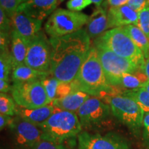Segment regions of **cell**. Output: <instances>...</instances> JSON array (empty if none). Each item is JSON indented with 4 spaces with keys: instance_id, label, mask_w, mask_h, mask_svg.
Instances as JSON below:
<instances>
[{
    "instance_id": "6da1fadb",
    "label": "cell",
    "mask_w": 149,
    "mask_h": 149,
    "mask_svg": "<svg viewBox=\"0 0 149 149\" xmlns=\"http://www.w3.org/2000/svg\"><path fill=\"white\" fill-rule=\"evenodd\" d=\"M52 48L50 73L62 82L71 83L91 48L86 29L60 37L49 38Z\"/></svg>"
},
{
    "instance_id": "7a4b0ae2",
    "label": "cell",
    "mask_w": 149,
    "mask_h": 149,
    "mask_svg": "<svg viewBox=\"0 0 149 149\" xmlns=\"http://www.w3.org/2000/svg\"><path fill=\"white\" fill-rule=\"evenodd\" d=\"M71 85L73 91H82L97 97L105 98L122 94L121 89L107 83L97 51L94 46L91 48Z\"/></svg>"
},
{
    "instance_id": "3957f363",
    "label": "cell",
    "mask_w": 149,
    "mask_h": 149,
    "mask_svg": "<svg viewBox=\"0 0 149 149\" xmlns=\"http://www.w3.org/2000/svg\"><path fill=\"white\" fill-rule=\"evenodd\" d=\"M37 126L43 133V140L61 144L66 139L79 135L82 126L75 113L59 109Z\"/></svg>"
},
{
    "instance_id": "277c9868",
    "label": "cell",
    "mask_w": 149,
    "mask_h": 149,
    "mask_svg": "<svg viewBox=\"0 0 149 149\" xmlns=\"http://www.w3.org/2000/svg\"><path fill=\"white\" fill-rule=\"evenodd\" d=\"M94 44L103 46L120 57L144 64V55L126 33L124 27L111 29L95 40Z\"/></svg>"
},
{
    "instance_id": "5b68a950",
    "label": "cell",
    "mask_w": 149,
    "mask_h": 149,
    "mask_svg": "<svg viewBox=\"0 0 149 149\" xmlns=\"http://www.w3.org/2000/svg\"><path fill=\"white\" fill-rule=\"evenodd\" d=\"M89 16L83 13L59 8L51 15L44 26L50 38L71 34L87 24Z\"/></svg>"
},
{
    "instance_id": "8992f818",
    "label": "cell",
    "mask_w": 149,
    "mask_h": 149,
    "mask_svg": "<svg viewBox=\"0 0 149 149\" xmlns=\"http://www.w3.org/2000/svg\"><path fill=\"white\" fill-rule=\"evenodd\" d=\"M103 68L107 83H111L125 73H134L142 70L144 64L120 57L106 47L94 44Z\"/></svg>"
},
{
    "instance_id": "52a82bcc",
    "label": "cell",
    "mask_w": 149,
    "mask_h": 149,
    "mask_svg": "<svg viewBox=\"0 0 149 149\" xmlns=\"http://www.w3.org/2000/svg\"><path fill=\"white\" fill-rule=\"evenodd\" d=\"M117 120L133 131H138L143 125L144 113L133 99L125 95L104 98Z\"/></svg>"
},
{
    "instance_id": "ba28073f",
    "label": "cell",
    "mask_w": 149,
    "mask_h": 149,
    "mask_svg": "<svg viewBox=\"0 0 149 149\" xmlns=\"http://www.w3.org/2000/svg\"><path fill=\"white\" fill-rule=\"evenodd\" d=\"M11 94L19 107L34 109L50 104V101L42 81L13 84Z\"/></svg>"
},
{
    "instance_id": "9c48e42d",
    "label": "cell",
    "mask_w": 149,
    "mask_h": 149,
    "mask_svg": "<svg viewBox=\"0 0 149 149\" xmlns=\"http://www.w3.org/2000/svg\"><path fill=\"white\" fill-rule=\"evenodd\" d=\"M51 52L50 40L41 31L29 42L25 64L39 71L50 72Z\"/></svg>"
},
{
    "instance_id": "30bf717a",
    "label": "cell",
    "mask_w": 149,
    "mask_h": 149,
    "mask_svg": "<svg viewBox=\"0 0 149 149\" xmlns=\"http://www.w3.org/2000/svg\"><path fill=\"white\" fill-rule=\"evenodd\" d=\"M111 107L97 97H90L79 108L77 115L81 126L91 127L102 124L111 114Z\"/></svg>"
},
{
    "instance_id": "8fae6325",
    "label": "cell",
    "mask_w": 149,
    "mask_h": 149,
    "mask_svg": "<svg viewBox=\"0 0 149 149\" xmlns=\"http://www.w3.org/2000/svg\"><path fill=\"white\" fill-rule=\"evenodd\" d=\"M79 149H130L122 137L115 134L102 135L82 132L78 135Z\"/></svg>"
},
{
    "instance_id": "7c38bea8",
    "label": "cell",
    "mask_w": 149,
    "mask_h": 149,
    "mask_svg": "<svg viewBox=\"0 0 149 149\" xmlns=\"http://www.w3.org/2000/svg\"><path fill=\"white\" fill-rule=\"evenodd\" d=\"M10 127L14 133L17 144L31 148L43 140V133L39 126L17 116L13 118Z\"/></svg>"
},
{
    "instance_id": "4fadbf2b",
    "label": "cell",
    "mask_w": 149,
    "mask_h": 149,
    "mask_svg": "<svg viewBox=\"0 0 149 149\" xmlns=\"http://www.w3.org/2000/svg\"><path fill=\"white\" fill-rule=\"evenodd\" d=\"M57 4V0H27L19 7L17 11L42 22L55 12Z\"/></svg>"
},
{
    "instance_id": "5bb4252c",
    "label": "cell",
    "mask_w": 149,
    "mask_h": 149,
    "mask_svg": "<svg viewBox=\"0 0 149 149\" xmlns=\"http://www.w3.org/2000/svg\"><path fill=\"white\" fill-rule=\"evenodd\" d=\"M10 19L13 29L29 42L41 31L42 21L31 17L20 11H17Z\"/></svg>"
},
{
    "instance_id": "9a60e30c",
    "label": "cell",
    "mask_w": 149,
    "mask_h": 149,
    "mask_svg": "<svg viewBox=\"0 0 149 149\" xmlns=\"http://www.w3.org/2000/svg\"><path fill=\"white\" fill-rule=\"evenodd\" d=\"M109 29L137 25L139 13L126 5L119 7H110L107 13Z\"/></svg>"
},
{
    "instance_id": "2e32d148",
    "label": "cell",
    "mask_w": 149,
    "mask_h": 149,
    "mask_svg": "<svg viewBox=\"0 0 149 149\" xmlns=\"http://www.w3.org/2000/svg\"><path fill=\"white\" fill-rule=\"evenodd\" d=\"M58 110L59 109L51 104L34 109H27L19 107L16 109V115L35 125L40 126Z\"/></svg>"
},
{
    "instance_id": "e0dca14e",
    "label": "cell",
    "mask_w": 149,
    "mask_h": 149,
    "mask_svg": "<svg viewBox=\"0 0 149 149\" xmlns=\"http://www.w3.org/2000/svg\"><path fill=\"white\" fill-rule=\"evenodd\" d=\"M107 10L102 7H97L93 11L86 24V32L91 39H97L109 29Z\"/></svg>"
},
{
    "instance_id": "ac0fdd59",
    "label": "cell",
    "mask_w": 149,
    "mask_h": 149,
    "mask_svg": "<svg viewBox=\"0 0 149 149\" xmlns=\"http://www.w3.org/2000/svg\"><path fill=\"white\" fill-rule=\"evenodd\" d=\"M42 83L51 104L54 100L65 97L73 91L71 83L62 82L51 74L43 79Z\"/></svg>"
},
{
    "instance_id": "d6986e66",
    "label": "cell",
    "mask_w": 149,
    "mask_h": 149,
    "mask_svg": "<svg viewBox=\"0 0 149 149\" xmlns=\"http://www.w3.org/2000/svg\"><path fill=\"white\" fill-rule=\"evenodd\" d=\"M148 81L146 75L142 70L134 73H125L120 77L117 78L111 83L110 86L117 87L124 92V91L134 90L142 88L144 84Z\"/></svg>"
},
{
    "instance_id": "ffe728a7",
    "label": "cell",
    "mask_w": 149,
    "mask_h": 149,
    "mask_svg": "<svg viewBox=\"0 0 149 149\" xmlns=\"http://www.w3.org/2000/svg\"><path fill=\"white\" fill-rule=\"evenodd\" d=\"M89 97L90 95L87 93L79 91H73L65 97L54 100L51 104L61 111L76 113Z\"/></svg>"
},
{
    "instance_id": "44dd1931",
    "label": "cell",
    "mask_w": 149,
    "mask_h": 149,
    "mask_svg": "<svg viewBox=\"0 0 149 149\" xmlns=\"http://www.w3.org/2000/svg\"><path fill=\"white\" fill-rule=\"evenodd\" d=\"M50 74V72L39 71L26 64H22L14 67L11 77L13 84H21L42 81Z\"/></svg>"
},
{
    "instance_id": "7402d4cb",
    "label": "cell",
    "mask_w": 149,
    "mask_h": 149,
    "mask_svg": "<svg viewBox=\"0 0 149 149\" xmlns=\"http://www.w3.org/2000/svg\"><path fill=\"white\" fill-rule=\"evenodd\" d=\"M29 44V41L19 34L15 30L12 29L10 52L13 61L14 67L25 64Z\"/></svg>"
},
{
    "instance_id": "603a6c76",
    "label": "cell",
    "mask_w": 149,
    "mask_h": 149,
    "mask_svg": "<svg viewBox=\"0 0 149 149\" xmlns=\"http://www.w3.org/2000/svg\"><path fill=\"white\" fill-rule=\"evenodd\" d=\"M128 35L136 46L144 55L145 60L149 58V39L143 31L136 25H128L124 26Z\"/></svg>"
},
{
    "instance_id": "cb8c5ba5",
    "label": "cell",
    "mask_w": 149,
    "mask_h": 149,
    "mask_svg": "<svg viewBox=\"0 0 149 149\" xmlns=\"http://www.w3.org/2000/svg\"><path fill=\"white\" fill-rule=\"evenodd\" d=\"M121 95H125L133 99L142 109L144 114L149 113V93L145 89L140 88L124 91Z\"/></svg>"
},
{
    "instance_id": "d4e9b609",
    "label": "cell",
    "mask_w": 149,
    "mask_h": 149,
    "mask_svg": "<svg viewBox=\"0 0 149 149\" xmlns=\"http://www.w3.org/2000/svg\"><path fill=\"white\" fill-rule=\"evenodd\" d=\"M13 61L10 51L1 52L0 54V80L8 81L9 76L13 69Z\"/></svg>"
},
{
    "instance_id": "484cf974",
    "label": "cell",
    "mask_w": 149,
    "mask_h": 149,
    "mask_svg": "<svg viewBox=\"0 0 149 149\" xmlns=\"http://www.w3.org/2000/svg\"><path fill=\"white\" fill-rule=\"evenodd\" d=\"M16 105L13 98L6 93L0 94V113L1 114L13 116L16 115Z\"/></svg>"
},
{
    "instance_id": "4316f807",
    "label": "cell",
    "mask_w": 149,
    "mask_h": 149,
    "mask_svg": "<svg viewBox=\"0 0 149 149\" xmlns=\"http://www.w3.org/2000/svg\"><path fill=\"white\" fill-rule=\"evenodd\" d=\"M27 0H0L1 8L11 18L17 11L19 7Z\"/></svg>"
},
{
    "instance_id": "83f0119b",
    "label": "cell",
    "mask_w": 149,
    "mask_h": 149,
    "mask_svg": "<svg viewBox=\"0 0 149 149\" xmlns=\"http://www.w3.org/2000/svg\"><path fill=\"white\" fill-rule=\"evenodd\" d=\"M136 26L149 39V4L139 13L138 21Z\"/></svg>"
},
{
    "instance_id": "f1b7e54d",
    "label": "cell",
    "mask_w": 149,
    "mask_h": 149,
    "mask_svg": "<svg viewBox=\"0 0 149 149\" xmlns=\"http://www.w3.org/2000/svg\"><path fill=\"white\" fill-rule=\"evenodd\" d=\"M93 3L91 0H69L66 3V6L69 10L80 12Z\"/></svg>"
},
{
    "instance_id": "f546056e",
    "label": "cell",
    "mask_w": 149,
    "mask_h": 149,
    "mask_svg": "<svg viewBox=\"0 0 149 149\" xmlns=\"http://www.w3.org/2000/svg\"><path fill=\"white\" fill-rule=\"evenodd\" d=\"M13 29L11 19L0 7V31L1 32L11 33Z\"/></svg>"
},
{
    "instance_id": "4dcf8cb0",
    "label": "cell",
    "mask_w": 149,
    "mask_h": 149,
    "mask_svg": "<svg viewBox=\"0 0 149 149\" xmlns=\"http://www.w3.org/2000/svg\"><path fill=\"white\" fill-rule=\"evenodd\" d=\"M31 149H68L61 144L46 140H42L37 143Z\"/></svg>"
},
{
    "instance_id": "1f68e13d",
    "label": "cell",
    "mask_w": 149,
    "mask_h": 149,
    "mask_svg": "<svg viewBox=\"0 0 149 149\" xmlns=\"http://www.w3.org/2000/svg\"><path fill=\"white\" fill-rule=\"evenodd\" d=\"M148 4V0H129L127 3L128 6L137 13L141 12Z\"/></svg>"
},
{
    "instance_id": "d6a6232c",
    "label": "cell",
    "mask_w": 149,
    "mask_h": 149,
    "mask_svg": "<svg viewBox=\"0 0 149 149\" xmlns=\"http://www.w3.org/2000/svg\"><path fill=\"white\" fill-rule=\"evenodd\" d=\"M11 41V33L0 32V51H8V45Z\"/></svg>"
},
{
    "instance_id": "836d02e7",
    "label": "cell",
    "mask_w": 149,
    "mask_h": 149,
    "mask_svg": "<svg viewBox=\"0 0 149 149\" xmlns=\"http://www.w3.org/2000/svg\"><path fill=\"white\" fill-rule=\"evenodd\" d=\"M13 118L10 116L1 114L0 115V129L2 130L6 126H10Z\"/></svg>"
},
{
    "instance_id": "e575fe53",
    "label": "cell",
    "mask_w": 149,
    "mask_h": 149,
    "mask_svg": "<svg viewBox=\"0 0 149 149\" xmlns=\"http://www.w3.org/2000/svg\"><path fill=\"white\" fill-rule=\"evenodd\" d=\"M129 0H107V3L110 7H119L126 5Z\"/></svg>"
},
{
    "instance_id": "d590c367",
    "label": "cell",
    "mask_w": 149,
    "mask_h": 149,
    "mask_svg": "<svg viewBox=\"0 0 149 149\" xmlns=\"http://www.w3.org/2000/svg\"><path fill=\"white\" fill-rule=\"evenodd\" d=\"M12 86L9 84L8 81L5 80H0V92L1 93H6L8 91H11Z\"/></svg>"
},
{
    "instance_id": "8d00e7d4",
    "label": "cell",
    "mask_w": 149,
    "mask_h": 149,
    "mask_svg": "<svg viewBox=\"0 0 149 149\" xmlns=\"http://www.w3.org/2000/svg\"><path fill=\"white\" fill-rule=\"evenodd\" d=\"M143 126L144 128V133L147 137H149V113L144 115L143 120Z\"/></svg>"
},
{
    "instance_id": "74e56055",
    "label": "cell",
    "mask_w": 149,
    "mask_h": 149,
    "mask_svg": "<svg viewBox=\"0 0 149 149\" xmlns=\"http://www.w3.org/2000/svg\"><path fill=\"white\" fill-rule=\"evenodd\" d=\"M142 71L144 72V74H146L147 78L149 80V58L146 60H145V64L143 67Z\"/></svg>"
},
{
    "instance_id": "f35d334b",
    "label": "cell",
    "mask_w": 149,
    "mask_h": 149,
    "mask_svg": "<svg viewBox=\"0 0 149 149\" xmlns=\"http://www.w3.org/2000/svg\"><path fill=\"white\" fill-rule=\"evenodd\" d=\"M91 1H92L93 3L95 4L97 7H100L102 3H103L104 0H91Z\"/></svg>"
},
{
    "instance_id": "ab89813d",
    "label": "cell",
    "mask_w": 149,
    "mask_h": 149,
    "mask_svg": "<svg viewBox=\"0 0 149 149\" xmlns=\"http://www.w3.org/2000/svg\"><path fill=\"white\" fill-rule=\"evenodd\" d=\"M142 88H144V89H145V90L147 91L149 93V80H148V81H147L146 84H144V86H143Z\"/></svg>"
},
{
    "instance_id": "60d3db41",
    "label": "cell",
    "mask_w": 149,
    "mask_h": 149,
    "mask_svg": "<svg viewBox=\"0 0 149 149\" xmlns=\"http://www.w3.org/2000/svg\"><path fill=\"white\" fill-rule=\"evenodd\" d=\"M59 1H64V0H59Z\"/></svg>"
},
{
    "instance_id": "b9f144b4",
    "label": "cell",
    "mask_w": 149,
    "mask_h": 149,
    "mask_svg": "<svg viewBox=\"0 0 149 149\" xmlns=\"http://www.w3.org/2000/svg\"><path fill=\"white\" fill-rule=\"evenodd\" d=\"M148 2H149V0H148Z\"/></svg>"
}]
</instances>
